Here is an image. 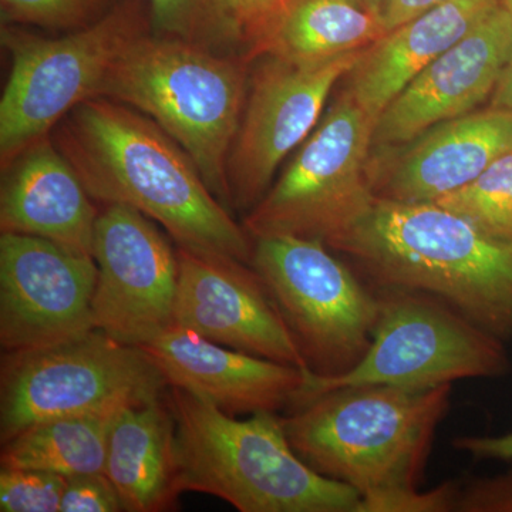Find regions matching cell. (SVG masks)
<instances>
[{"label":"cell","mask_w":512,"mask_h":512,"mask_svg":"<svg viewBox=\"0 0 512 512\" xmlns=\"http://www.w3.org/2000/svg\"><path fill=\"white\" fill-rule=\"evenodd\" d=\"M117 413L42 421L2 444V468L50 471L64 477L104 473L111 424Z\"/></svg>","instance_id":"7402d4cb"},{"label":"cell","mask_w":512,"mask_h":512,"mask_svg":"<svg viewBox=\"0 0 512 512\" xmlns=\"http://www.w3.org/2000/svg\"><path fill=\"white\" fill-rule=\"evenodd\" d=\"M362 8L369 10V12L376 13L380 16V8H382L383 0H355Z\"/></svg>","instance_id":"836d02e7"},{"label":"cell","mask_w":512,"mask_h":512,"mask_svg":"<svg viewBox=\"0 0 512 512\" xmlns=\"http://www.w3.org/2000/svg\"><path fill=\"white\" fill-rule=\"evenodd\" d=\"M251 262L313 375H345L370 349L379 293L370 291L319 239H252Z\"/></svg>","instance_id":"9c48e42d"},{"label":"cell","mask_w":512,"mask_h":512,"mask_svg":"<svg viewBox=\"0 0 512 512\" xmlns=\"http://www.w3.org/2000/svg\"><path fill=\"white\" fill-rule=\"evenodd\" d=\"M329 248L352 256L377 289L427 293L512 338V244L436 202L375 197Z\"/></svg>","instance_id":"7a4b0ae2"},{"label":"cell","mask_w":512,"mask_h":512,"mask_svg":"<svg viewBox=\"0 0 512 512\" xmlns=\"http://www.w3.org/2000/svg\"><path fill=\"white\" fill-rule=\"evenodd\" d=\"M123 503L104 473L67 477L60 512H119Z\"/></svg>","instance_id":"83f0119b"},{"label":"cell","mask_w":512,"mask_h":512,"mask_svg":"<svg viewBox=\"0 0 512 512\" xmlns=\"http://www.w3.org/2000/svg\"><path fill=\"white\" fill-rule=\"evenodd\" d=\"M252 63L151 30L114 62L99 97L156 121L232 211L228 158L247 103Z\"/></svg>","instance_id":"5b68a950"},{"label":"cell","mask_w":512,"mask_h":512,"mask_svg":"<svg viewBox=\"0 0 512 512\" xmlns=\"http://www.w3.org/2000/svg\"><path fill=\"white\" fill-rule=\"evenodd\" d=\"M67 477L28 468L0 470V511L59 512Z\"/></svg>","instance_id":"484cf974"},{"label":"cell","mask_w":512,"mask_h":512,"mask_svg":"<svg viewBox=\"0 0 512 512\" xmlns=\"http://www.w3.org/2000/svg\"><path fill=\"white\" fill-rule=\"evenodd\" d=\"M168 386L228 414L275 412L295 406L308 370L239 352L173 325L138 346Z\"/></svg>","instance_id":"e0dca14e"},{"label":"cell","mask_w":512,"mask_h":512,"mask_svg":"<svg viewBox=\"0 0 512 512\" xmlns=\"http://www.w3.org/2000/svg\"><path fill=\"white\" fill-rule=\"evenodd\" d=\"M384 33L380 16L355 0H292L266 37L261 56L318 62L366 49Z\"/></svg>","instance_id":"44dd1931"},{"label":"cell","mask_w":512,"mask_h":512,"mask_svg":"<svg viewBox=\"0 0 512 512\" xmlns=\"http://www.w3.org/2000/svg\"><path fill=\"white\" fill-rule=\"evenodd\" d=\"M104 474L119 493L124 511L158 512L173 507L181 491L175 421L167 397L117 413Z\"/></svg>","instance_id":"ffe728a7"},{"label":"cell","mask_w":512,"mask_h":512,"mask_svg":"<svg viewBox=\"0 0 512 512\" xmlns=\"http://www.w3.org/2000/svg\"><path fill=\"white\" fill-rule=\"evenodd\" d=\"M458 451L478 460L512 461V434L505 436H461L453 441Z\"/></svg>","instance_id":"4dcf8cb0"},{"label":"cell","mask_w":512,"mask_h":512,"mask_svg":"<svg viewBox=\"0 0 512 512\" xmlns=\"http://www.w3.org/2000/svg\"><path fill=\"white\" fill-rule=\"evenodd\" d=\"M292 0H194L183 39L254 62Z\"/></svg>","instance_id":"603a6c76"},{"label":"cell","mask_w":512,"mask_h":512,"mask_svg":"<svg viewBox=\"0 0 512 512\" xmlns=\"http://www.w3.org/2000/svg\"><path fill=\"white\" fill-rule=\"evenodd\" d=\"M123 0H0L2 25L73 32L99 22Z\"/></svg>","instance_id":"d4e9b609"},{"label":"cell","mask_w":512,"mask_h":512,"mask_svg":"<svg viewBox=\"0 0 512 512\" xmlns=\"http://www.w3.org/2000/svg\"><path fill=\"white\" fill-rule=\"evenodd\" d=\"M446 2L448 0H383L380 19L386 32H389Z\"/></svg>","instance_id":"1f68e13d"},{"label":"cell","mask_w":512,"mask_h":512,"mask_svg":"<svg viewBox=\"0 0 512 512\" xmlns=\"http://www.w3.org/2000/svg\"><path fill=\"white\" fill-rule=\"evenodd\" d=\"M512 151V111H473L396 147L373 148L367 175L376 198L436 202Z\"/></svg>","instance_id":"2e32d148"},{"label":"cell","mask_w":512,"mask_h":512,"mask_svg":"<svg viewBox=\"0 0 512 512\" xmlns=\"http://www.w3.org/2000/svg\"><path fill=\"white\" fill-rule=\"evenodd\" d=\"M451 384L407 390L340 387L282 417L289 443L320 476L360 498L419 488L431 444L450 407Z\"/></svg>","instance_id":"3957f363"},{"label":"cell","mask_w":512,"mask_h":512,"mask_svg":"<svg viewBox=\"0 0 512 512\" xmlns=\"http://www.w3.org/2000/svg\"><path fill=\"white\" fill-rule=\"evenodd\" d=\"M94 329L141 346L174 325L177 249L143 212L106 204L94 228Z\"/></svg>","instance_id":"7c38bea8"},{"label":"cell","mask_w":512,"mask_h":512,"mask_svg":"<svg viewBox=\"0 0 512 512\" xmlns=\"http://www.w3.org/2000/svg\"><path fill=\"white\" fill-rule=\"evenodd\" d=\"M454 512H512V471L460 483Z\"/></svg>","instance_id":"f1b7e54d"},{"label":"cell","mask_w":512,"mask_h":512,"mask_svg":"<svg viewBox=\"0 0 512 512\" xmlns=\"http://www.w3.org/2000/svg\"><path fill=\"white\" fill-rule=\"evenodd\" d=\"M458 488V481H448L426 493L412 488L360 498L357 512H454Z\"/></svg>","instance_id":"4316f807"},{"label":"cell","mask_w":512,"mask_h":512,"mask_svg":"<svg viewBox=\"0 0 512 512\" xmlns=\"http://www.w3.org/2000/svg\"><path fill=\"white\" fill-rule=\"evenodd\" d=\"M375 126L342 89L278 181L245 215L249 237L292 235L329 247L375 200L367 175Z\"/></svg>","instance_id":"30bf717a"},{"label":"cell","mask_w":512,"mask_h":512,"mask_svg":"<svg viewBox=\"0 0 512 512\" xmlns=\"http://www.w3.org/2000/svg\"><path fill=\"white\" fill-rule=\"evenodd\" d=\"M501 0H448L384 33L357 57L346 90L377 121L383 110Z\"/></svg>","instance_id":"d6986e66"},{"label":"cell","mask_w":512,"mask_h":512,"mask_svg":"<svg viewBox=\"0 0 512 512\" xmlns=\"http://www.w3.org/2000/svg\"><path fill=\"white\" fill-rule=\"evenodd\" d=\"M2 171V232L49 239L93 256L99 211L82 178L52 138L26 148Z\"/></svg>","instance_id":"ac0fdd59"},{"label":"cell","mask_w":512,"mask_h":512,"mask_svg":"<svg viewBox=\"0 0 512 512\" xmlns=\"http://www.w3.org/2000/svg\"><path fill=\"white\" fill-rule=\"evenodd\" d=\"M362 50L318 62L271 55L254 60L247 103L228 158L232 211L249 212L265 197L279 165L311 136L329 94Z\"/></svg>","instance_id":"8fae6325"},{"label":"cell","mask_w":512,"mask_h":512,"mask_svg":"<svg viewBox=\"0 0 512 512\" xmlns=\"http://www.w3.org/2000/svg\"><path fill=\"white\" fill-rule=\"evenodd\" d=\"M501 5H503L505 10L510 13L512 19V0H501Z\"/></svg>","instance_id":"e575fe53"},{"label":"cell","mask_w":512,"mask_h":512,"mask_svg":"<svg viewBox=\"0 0 512 512\" xmlns=\"http://www.w3.org/2000/svg\"><path fill=\"white\" fill-rule=\"evenodd\" d=\"M436 204L466 218L484 234L512 244V151Z\"/></svg>","instance_id":"cb8c5ba5"},{"label":"cell","mask_w":512,"mask_h":512,"mask_svg":"<svg viewBox=\"0 0 512 512\" xmlns=\"http://www.w3.org/2000/svg\"><path fill=\"white\" fill-rule=\"evenodd\" d=\"M511 60L512 19L500 3L383 110L373 148L402 146L437 124L473 113L494 93Z\"/></svg>","instance_id":"9a60e30c"},{"label":"cell","mask_w":512,"mask_h":512,"mask_svg":"<svg viewBox=\"0 0 512 512\" xmlns=\"http://www.w3.org/2000/svg\"><path fill=\"white\" fill-rule=\"evenodd\" d=\"M380 301L372 346L345 375L308 370L295 407L330 390L384 384L430 390L458 380L500 377L511 369L503 342L446 302L407 289H377Z\"/></svg>","instance_id":"52a82bcc"},{"label":"cell","mask_w":512,"mask_h":512,"mask_svg":"<svg viewBox=\"0 0 512 512\" xmlns=\"http://www.w3.org/2000/svg\"><path fill=\"white\" fill-rule=\"evenodd\" d=\"M491 107L512 111V60L495 87Z\"/></svg>","instance_id":"d6a6232c"},{"label":"cell","mask_w":512,"mask_h":512,"mask_svg":"<svg viewBox=\"0 0 512 512\" xmlns=\"http://www.w3.org/2000/svg\"><path fill=\"white\" fill-rule=\"evenodd\" d=\"M151 30L148 0H123L99 22L59 37L2 25L0 42L12 62L0 100L2 170L50 137L77 106L99 97L114 62Z\"/></svg>","instance_id":"8992f818"},{"label":"cell","mask_w":512,"mask_h":512,"mask_svg":"<svg viewBox=\"0 0 512 512\" xmlns=\"http://www.w3.org/2000/svg\"><path fill=\"white\" fill-rule=\"evenodd\" d=\"M55 131L56 146L93 200L136 208L158 222L177 247L251 262L254 241L244 225L156 121L96 97L77 106Z\"/></svg>","instance_id":"6da1fadb"},{"label":"cell","mask_w":512,"mask_h":512,"mask_svg":"<svg viewBox=\"0 0 512 512\" xmlns=\"http://www.w3.org/2000/svg\"><path fill=\"white\" fill-rule=\"evenodd\" d=\"M174 325L264 359L308 369L255 269L228 256L177 247Z\"/></svg>","instance_id":"5bb4252c"},{"label":"cell","mask_w":512,"mask_h":512,"mask_svg":"<svg viewBox=\"0 0 512 512\" xmlns=\"http://www.w3.org/2000/svg\"><path fill=\"white\" fill-rule=\"evenodd\" d=\"M148 5L154 33L184 37L194 0H148Z\"/></svg>","instance_id":"f546056e"},{"label":"cell","mask_w":512,"mask_h":512,"mask_svg":"<svg viewBox=\"0 0 512 512\" xmlns=\"http://www.w3.org/2000/svg\"><path fill=\"white\" fill-rule=\"evenodd\" d=\"M167 386L143 350L99 329L49 348L5 353L0 440L6 443L42 421L150 403Z\"/></svg>","instance_id":"ba28073f"},{"label":"cell","mask_w":512,"mask_h":512,"mask_svg":"<svg viewBox=\"0 0 512 512\" xmlns=\"http://www.w3.org/2000/svg\"><path fill=\"white\" fill-rule=\"evenodd\" d=\"M165 397L181 493L214 495L241 512H357V491L309 467L275 412L238 420L180 387Z\"/></svg>","instance_id":"277c9868"},{"label":"cell","mask_w":512,"mask_h":512,"mask_svg":"<svg viewBox=\"0 0 512 512\" xmlns=\"http://www.w3.org/2000/svg\"><path fill=\"white\" fill-rule=\"evenodd\" d=\"M97 265L32 235H0V345L28 352L69 342L94 330Z\"/></svg>","instance_id":"4fadbf2b"}]
</instances>
